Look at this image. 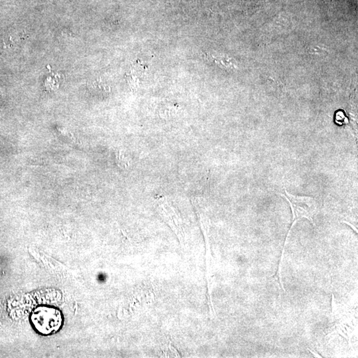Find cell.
I'll list each match as a JSON object with an SVG mask.
<instances>
[{
  "label": "cell",
  "instance_id": "6da1fadb",
  "mask_svg": "<svg viewBox=\"0 0 358 358\" xmlns=\"http://www.w3.org/2000/svg\"><path fill=\"white\" fill-rule=\"evenodd\" d=\"M31 321L33 326L40 334H54L63 324V316L57 309L49 307L36 308L33 312Z\"/></svg>",
  "mask_w": 358,
  "mask_h": 358
},
{
  "label": "cell",
  "instance_id": "7a4b0ae2",
  "mask_svg": "<svg viewBox=\"0 0 358 358\" xmlns=\"http://www.w3.org/2000/svg\"><path fill=\"white\" fill-rule=\"evenodd\" d=\"M332 315L335 322V329L332 333H338L351 345V339L356 330L355 315L348 308L342 307L341 305H337L334 294H332Z\"/></svg>",
  "mask_w": 358,
  "mask_h": 358
},
{
  "label": "cell",
  "instance_id": "3957f363",
  "mask_svg": "<svg viewBox=\"0 0 358 358\" xmlns=\"http://www.w3.org/2000/svg\"><path fill=\"white\" fill-rule=\"evenodd\" d=\"M281 195L286 198L291 208L293 222L290 228H292L296 222L303 217L307 218L315 225L314 217L317 213V204L315 198L311 196L294 195L286 191V190H285L284 194H281Z\"/></svg>",
  "mask_w": 358,
  "mask_h": 358
},
{
  "label": "cell",
  "instance_id": "277c9868",
  "mask_svg": "<svg viewBox=\"0 0 358 358\" xmlns=\"http://www.w3.org/2000/svg\"><path fill=\"white\" fill-rule=\"evenodd\" d=\"M157 210L161 216L180 239V242L183 241L184 234L181 218L168 198L163 197L158 200Z\"/></svg>",
  "mask_w": 358,
  "mask_h": 358
},
{
  "label": "cell",
  "instance_id": "5b68a950",
  "mask_svg": "<svg viewBox=\"0 0 358 358\" xmlns=\"http://www.w3.org/2000/svg\"><path fill=\"white\" fill-rule=\"evenodd\" d=\"M116 159L117 165L120 168L127 169L130 167V160L125 152L120 150L116 152Z\"/></svg>",
  "mask_w": 358,
  "mask_h": 358
}]
</instances>
